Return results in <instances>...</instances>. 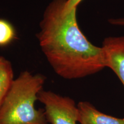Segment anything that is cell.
I'll list each match as a JSON object with an SVG mask.
<instances>
[{
	"instance_id": "1",
	"label": "cell",
	"mask_w": 124,
	"mask_h": 124,
	"mask_svg": "<svg viewBox=\"0 0 124 124\" xmlns=\"http://www.w3.org/2000/svg\"><path fill=\"white\" fill-rule=\"evenodd\" d=\"M67 0H52L45 9L37 38L41 51L59 77L82 78L106 67L103 48L92 44L79 27L77 8Z\"/></svg>"
},
{
	"instance_id": "2",
	"label": "cell",
	"mask_w": 124,
	"mask_h": 124,
	"mask_svg": "<svg viewBox=\"0 0 124 124\" xmlns=\"http://www.w3.org/2000/svg\"><path fill=\"white\" fill-rule=\"evenodd\" d=\"M46 80L41 74L21 72L0 106V124H48L44 110L35 106Z\"/></svg>"
},
{
	"instance_id": "7",
	"label": "cell",
	"mask_w": 124,
	"mask_h": 124,
	"mask_svg": "<svg viewBox=\"0 0 124 124\" xmlns=\"http://www.w3.org/2000/svg\"><path fill=\"white\" fill-rule=\"evenodd\" d=\"M17 39L15 28L8 20L0 18V47H5Z\"/></svg>"
},
{
	"instance_id": "3",
	"label": "cell",
	"mask_w": 124,
	"mask_h": 124,
	"mask_svg": "<svg viewBox=\"0 0 124 124\" xmlns=\"http://www.w3.org/2000/svg\"><path fill=\"white\" fill-rule=\"evenodd\" d=\"M38 101L44 105L48 124H77L79 122L78 105L71 98L43 89L39 94Z\"/></svg>"
},
{
	"instance_id": "8",
	"label": "cell",
	"mask_w": 124,
	"mask_h": 124,
	"mask_svg": "<svg viewBox=\"0 0 124 124\" xmlns=\"http://www.w3.org/2000/svg\"><path fill=\"white\" fill-rule=\"evenodd\" d=\"M83 0H67L66 2V7L69 9L77 8L78 5Z\"/></svg>"
},
{
	"instance_id": "5",
	"label": "cell",
	"mask_w": 124,
	"mask_h": 124,
	"mask_svg": "<svg viewBox=\"0 0 124 124\" xmlns=\"http://www.w3.org/2000/svg\"><path fill=\"white\" fill-rule=\"evenodd\" d=\"M79 122L80 124H124V118L107 115L87 101L79 102Z\"/></svg>"
},
{
	"instance_id": "4",
	"label": "cell",
	"mask_w": 124,
	"mask_h": 124,
	"mask_svg": "<svg viewBox=\"0 0 124 124\" xmlns=\"http://www.w3.org/2000/svg\"><path fill=\"white\" fill-rule=\"evenodd\" d=\"M102 47L105 52L106 67L116 74L124 86V36L106 38Z\"/></svg>"
},
{
	"instance_id": "6",
	"label": "cell",
	"mask_w": 124,
	"mask_h": 124,
	"mask_svg": "<svg viewBox=\"0 0 124 124\" xmlns=\"http://www.w3.org/2000/svg\"><path fill=\"white\" fill-rule=\"evenodd\" d=\"M15 80L11 62L0 56V106Z\"/></svg>"
},
{
	"instance_id": "9",
	"label": "cell",
	"mask_w": 124,
	"mask_h": 124,
	"mask_svg": "<svg viewBox=\"0 0 124 124\" xmlns=\"http://www.w3.org/2000/svg\"><path fill=\"white\" fill-rule=\"evenodd\" d=\"M109 23L111 24L117 26L124 27V17L118 18H111L109 20Z\"/></svg>"
}]
</instances>
